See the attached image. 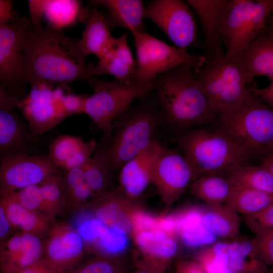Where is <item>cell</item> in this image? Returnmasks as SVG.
Masks as SVG:
<instances>
[{
  "mask_svg": "<svg viewBox=\"0 0 273 273\" xmlns=\"http://www.w3.org/2000/svg\"><path fill=\"white\" fill-rule=\"evenodd\" d=\"M195 71L198 83L218 116L243 99L248 83L243 72L233 59L226 58L223 54L206 62Z\"/></svg>",
  "mask_w": 273,
  "mask_h": 273,
  "instance_id": "9c48e42d",
  "label": "cell"
},
{
  "mask_svg": "<svg viewBox=\"0 0 273 273\" xmlns=\"http://www.w3.org/2000/svg\"><path fill=\"white\" fill-rule=\"evenodd\" d=\"M155 230L168 236L176 238L177 228L175 213L162 214L156 216Z\"/></svg>",
  "mask_w": 273,
  "mask_h": 273,
  "instance_id": "bcb514c9",
  "label": "cell"
},
{
  "mask_svg": "<svg viewBox=\"0 0 273 273\" xmlns=\"http://www.w3.org/2000/svg\"><path fill=\"white\" fill-rule=\"evenodd\" d=\"M233 188L223 175H204L197 177L189 190L193 196L210 205H224Z\"/></svg>",
  "mask_w": 273,
  "mask_h": 273,
  "instance_id": "4dcf8cb0",
  "label": "cell"
},
{
  "mask_svg": "<svg viewBox=\"0 0 273 273\" xmlns=\"http://www.w3.org/2000/svg\"><path fill=\"white\" fill-rule=\"evenodd\" d=\"M203 223L217 237L233 239L239 232L241 218L224 205H202Z\"/></svg>",
  "mask_w": 273,
  "mask_h": 273,
  "instance_id": "f546056e",
  "label": "cell"
},
{
  "mask_svg": "<svg viewBox=\"0 0 273 273\" xmlns=\"http://www.w3.org/2000/svg\"><path fill=\"white\" fill-rule=\"evenodd\" d=\"M42 237L18 231L1 242L0 264L2 273H15L40 261Z\"/></svg>",
  "mask_w": 273,
  "mask_h": 273,
  "instance_id": "44dd1931",
  "label": "cell"
},
{
  "mask_svg": "<svg viewBox=\"0 0 273 273\" xmlns=\"http://www.w3.org/2000/svg\"><path fill=\"white\" fill-rule=\"evenodd\" d=\"M229 242L214 243L198 251L194 260L205 273H221L228 268Z\"/></svg>",
  "mask_w": 273,
  "mask_h": 273,
  "instance_id": "d590c367",
  "label": "cell"
},
{
  "mask_svg": "<svg viewBox=\"0 0 273 273\" xmlns=\"http://www.w3.org/2000/svg\"><path fill=\"white\" fill-rule=\"evenodd\" d=\"M233 60L243 72L247 83L257 76L273 79V39L261 34L252 40Z\"/></svg>",
  "mask_w": 273,
  "mask_h": 273,
  "instance_id": "cb8c5ba5",
  "label": "cell"
},
{
  "mask_svg": "<svg viewBox=\"0 0 273 273\" xmlns=\"http://www.w3.org/2000/svg\"><path fill=\"white\" fill-rule=\"evenodd\" d=\"M221 273H236L230 269L229 267L227 268L225 270L222 271Z\"/></svg>",
  "mask_w": 273,
  "mask_h": 273,
  "instance_id": "9f6ffc18",
  "label": "cell"
},
{
  "mask_svg": "<svg viewBox=\"0 0 273 273\" xmlns=\"http://www.w3.org/2000/svg\"><path fill=\"white\" fill-rule=\"evenodd\" d=\"M89 3L100 5L107 10L104 15L110 30L128 29L132 33L146 31L143 22L146 6L140 0H94Z\"/></svg>",
  "mask_w": 273,
  "mask_h": 273,
  "instance_id": "d4e9b609",
  "label": "cell"
},
{
  "mask_svg": "<svg viewBox=\"0 0 273 273\" xmlns=\"http://www.w3.org/2000/svg\"><path fill=\"white\" fill-rule=\"evenodd\" d=\"M175 213L177 235L183 233L195 232L204 226L202 206H188Z\"/></svg>",
  "mask_w": 273,
  "mask_h": 273,
  "instance_id": "ab89813d",
  "label": "cell"
},
{
  "mask_svg": "<svg viewBox=\"0 0 273 273\" xmlns=\"http://www.w3.org/2000/svg\"><path fill=\"white\" fill-rule=\"evenodd\" d=\"M12 225L3 207L0 205V241L2 242L12 236Z\"/></svg>",
  "mask_w": 273,
  "mask_h": 273,
  "instance_id": "816d5d0a",
  "label": "cell"
},
{
  "mask_svg": "<svg viewBox=\"0 0 273 273\" xmlns=\"http://www.w3.org/2000/svg\"><path fill=\"white\" fill-rule=\"evenodd\" d=\"M83 171L85 181L95 198L111 190L110 187L114 173L105 139L97 144L90 159L83 167Z\"/></svg>",
  "mask_w": 273,
  "mask_h": 273,
  "instance_id": "4316f807",
  "label": "cell"
},
{
  "mask_svg": "<svg viewBox=\"0 0 273 273\" xmlns=\"http://www.w3.org/2000/svg\"><path fill=\"white\" fill-rule=\"evenodd\" d=\"M84 24L82 37L78 40L79 46L86 57L93 54L99 59L113 37L104 15L94 9L89 11Z\"/></svg>",
  "mask_w": 273,
  "mask_h": 273,
  "instance_id": "83f0119b",
  "label": "cell"
},
{
  "mask_svg": "<svg viewBox=\"0 0 273 273\" xmlns=\"http://www.w3.org/2000/svg\"><path fill=\"white\" fill-rule=\"evenodd\" d=\"M145 17L158 26L176 47L200 46L197 22L187 1H152L146 6Z\"/></svg>",
  "mask_w": 273,
  "mask_h": 273,
  "instance_id": "7c38bea8",
  "label": "cell"
},
{
  "mask_svg": "<svg viewBox=\"0 0 273 273\" xmlns=\"http://www.w3.org/2000/svg\"><path fill=\"white\" fill-rule=\"evenodd\" d=\"M89 86L93 93L87 97L84 113L102 131L104 138L110 137L116 123L128 112L134 100L152 93L155 88L154 82L138 85L97 78Z\"/></svg>",
  "mask_w": 273,
  "mask_h": 273,
  "instance_id": "8992f818",
  "label": "cell"
},
{
  "mask_svg": "<svg viewBox=\"0 0 273 273\" xmlns=\"http://www.w3.org/2000/svg\"><path fill=\"white\" fill-rule=\"evenodd\" d=\"M129 265L123 255H96L69 273H126Z\"/></svg>",
  "mask_w": 273,
  "mask_h": 273,
  "instance_id": "74e56055",
  "label": "cell"
},
{
  "mask_svg": "<svg viewBox=\"0 0 273 273\" xmlns=\"http://www.w3.org/2000/svg\"><path fill=\"white\" fill-rule=\"evenodd\" d=\"M244 221L255 234L273 230V203L257 213L244 216Z\"/></svg>",
  "mask_w": 273,
  "mask_h": 273,
  "instance_id": "60d3db41",
  "label": "cell"
},
{
  "mask_svg": "<svg viewBox=\"0 0 273 273\" xmlns=\"http://www.w3.org/2000/svg\"><path fill=\"white\" fill-rule=\"evenodd\" d=\"M127 36L128 33L125 32L118 37H112L97 63L87 65L90 75L110 74L120 82L131 84L136 63L129 48Z\"/></svg>",
  "mask_w": 273,
  "mask_h": 273,
  "instance_id": "7402d4cb",
  "label": "cell"
},
{
  "mask_svg": "<svg viewBox=\"0 0 273 273\" xmlns=\"http://www.w3.org/2000/svg\"><path fill=\"white\" fill-rule=\"evenodd\" d=\"M161 145L154 140L146 149L120 169L117 189L129 199L136 201V199L152 184L154 166Z\"/></svg>",
  "mask_w": 273,
  "mask_h": 273,
  "instance_id": "ffe728a7",
  "label": "cell"
},
{
  "mask_svg": "<svg viewBox=\"0 0 273 273\" xmlns=\"http://www.w3.org/2000/svg\"><path fill=\"white\" fill-rule=\"evenodd\" d=\"M140 100L134 109L116 123L110 137L105 138L114 174L155 140L153 135L160 117L154 90Z\"/></svg>",
  "mask_w": 273,
  "mask_h": 273,
  "instance_id": "5b68a950",
  "label": "cell"
},
{
  "mask_svg": "<svg viewBox=\"0 0 273 273\" xmlns=\"http://www.w3.org/2000/svg\"><path fill=\"white\" fill-rule=\"evenodd\" d=\"M261 164L271 173L273 176V153L261 159Z\"/></svg>",
  "mask_w": 273,
  "mask_h": 273,
  "instance_id": "db71d44e",
  "label": "cell"
},
{
  "mask_svg": "<svg viewBox=\"0 0 273 273\" xmlns=\"http://www.w3.org/2000/svg\"><path fill=\"white\" fill-rule=\"evenodd\" d=\"M13 6L12 1L0 0V26L9 24L18 16Z\"/></svg>",
  "mask_w": 273,
  "mask_h": 273,
  "instance_id": "c3c4849f",
  "label": "cell"
},
{
  "mask_svg": "<svg viewBox=\"0 0 273 273\" xmlns=\"http://www.w3.org/2000/svg\"><path fill=\"white\" fill-rule=\"evenodd\" d=\"M126 273H152V272L145 271V270H139L136 271L132 272H126Z\"/></svg>",
  "mask_w": 273,
  "mask_h": 273,
  "instance_id": "6f0895ef",
  "label": "cell"
},
{
  "mask_svg": "<svg viewBox=\"0 0 273 273\" xmlns=\"http://www.w3.org/2000/svg\"><path fill=\"white\" fill-rule=\"evenodd\" d=\"M30 89L22 99H14L33 135L37 138L67 117L62 106L69 84L55 83L37 78L28 79Z\"/></svg>",
  "mask_w": 273,
  "mask_h": 273,
  "instance_id": "30bf717a",
  "label": "cell"
},
{
  "mask_svg": "<svg viewBox=\"0 0 273 273\" xmlns=\"http://www.w3.org/2000/svg\"><path fill=\"white\" fill-rule=\"evenodd\" d=\"M15 273H56L48 268L40 261Z\"/></svg>",
  "mask_w": 273,
  "mask_h": 273,
  "instance_id": "f5cc1de1",
  "label": "cell"
},
{
  "mask_svg": "<svg viewBox=\"0 0 273 273\" xmlns=\"http://www.w3.org/2000/svg\"><path fill=\"white\" fill-rule=\"evenodd\" d=\"M2 206L15 230L44 237L57 222L56 218L27 209L8 196L1 199Z\"/></svg>",
  "mask_w": 273,
  "mask_h": 273,
  "instance_id": "484cf974",
  "label": "cell"
},
{
  "mask_svg": "<svg viewBox=\"0 0 273 273\" xmlns=\"http://www.w3.org/2000/svg\"><path fill=\"white\" fill-rule=\"evenodd\" d=\"M247 88L268 106L273 108V79L270 80L269 84L264 88L247 87Z\"/></svg>",
  "mask_w": 273,
  "mask_h": 273,
  "instance_id": "681fc988",
  "label": "cell"
},
{
  "mask_svg": "<svg viewBox=\"0 0 273 273\" xmlns=\"http://www.w3.org/2000/svg\"><path fill=\"white\" fill-rule=\"evenodd\" d=\"M97 144L94 139L85 141L79 136L59 134L50 144L48 154L60 169L82 167L89 161Z\"/></svg>",
  "mask_w": 273,
  "mask_h": 273,
  "instance_id": "603a6c76",
  "label": "cell"
},
{
  "mask_svg": "<svg viewBox=\"0 0 273 273\" xmlns=\"http://www.w3.org/2000/svg\"><path fill=\"white\" fill-rule=\"evenodd\" d=\"M0 162L1 199L27 187L39 185L59 170L48 153L4 158Z\"/></svg>",
  "mask_w": 273,
  "mask_h": 273,
  "instance_id": "5bb4252c",
  "label": "cell"
},
{
  "mask_svg": "<svg viewBox=\"0 0 273 273\" xmlns=\"http://www.w3.org/2000/svg\"><path fill=\"white\" fill-rule=\"evenodd\" d=\"M50 0H29L28 7L31 24L34 27L42 26L41 20L44 17Z\"/></svg>",
  "mask_w": 273,
  "mask_h": 273,
  "instance_id": "7dc6e473",
  "label": "cell"
},
{
  "mask_svg": "<svg viewBox=\"0 0 273 273\" xmlns=\"http://www.w3.org/2000/svg\"><path fill=\"white\" fill-rule=\"evenodd\" d=\"M263 34L273 39V24L270 26Z\"/></svg>",
  "mask_w": 273,
  "mask_h": 273,
  "instance_id": "11a10c76",
  "label": "cell"
},
{
  "mask_svg": "<svg viewBox=\"0 0 273 273\" xmlns=\"http://www.w3.org/2000/svg\"><path fill=\"white\" fill-rule=\"evenodd\" d=\"M88 96L77 95L71 90L66 92L62 99V106L67 116L84 113L85 106Z\"/></svg>",
  "mask_w": 273,
  "mask_h": 273,
  "instance_id": "ee69618b",
  "label": "cell"
},
{
  "mask_svg": "<svg viewBox=\"0 0 273 273\" xmlns=\"http://www.w3.org/2000/svg\"><path fill=\"white\" fill-rule=\"evenodd\" d=\"M7 196L27 209L56 218L44 201L40 185L30 186L12 193Z\"/></svg>",
  "mask_w": 273,
  "mask_h": 273,
  "instance_id": "f35d334b",
  "label": "cell"
},
{
  "mask_svg": "<svg viewBox=\"0 0 273 273\" xmlns=\"http://www.w3.org/2000/svg\"><path fill=\"white\" fill-rule=\"evenodd\" d=\"M14 99L0 85V159L37 154V138L17 114Z\"/></svg>",
  "mask_w": 273,
  "mask_h": 273,
  "instance_id": "2e32d148",
  "label": "cell"
},
{
  "mask_svg": "<svg viewBox=\"0 0 273 273\" xmlns=\"http://www.w3.org/2000/svg\"><path fill=\"white\" fill-rule=\"evenodd\" d=\"M89 11L76 0H50L44 18L47 26L62 30L77 21L84 23Z\"/></svg>",
  "mask_w": 273,
  "mask_h": 273,
  "instance_id": "1f68e13d",
  "label": "cell"
},
{
  "mask_svg": "<svg viewBox=\"0 0 273 273\" xmlns=\"http://www.w3.org/2000/svg\"><path fill=\"white\" fill-rule=\"evenodd\" d=\"M178 236L185 246L191 248L211 245L215 242L217 238L204 225L198 231L180 233Z\"/></svg>",
  "mask_w": 273,
  "mask_h": 273,
  "instance_id": "7bdbcfd3",
  "label": "cell"
},
{
  "mask_svg": "<svg viewBox=\"0 0 273 273\" xmlns=\"http://www.w3.org/2000/svg\"><path fill=\"white\" fill-rule=\"evenodd\" d=\"M198 177L181 153L161 145L154 166L152 184L165 204L169 206L178 200Z\"/></svg>",
  "mask_w": 273,
  "mask_h": 273,
  "instance_id": "4fadbf2b",
  "label": "cell"
},
{
  "mask_svg": "<svg viewBox=\"0 0 273 273\" xmlns=\"http://www.w3.org/2000/svg\"><path fill=\"white\" fill-rule=\"evenodd\" d=\"M27 17L18 15L0 26V85L16 100L27 94L29 85L23 58V42L30 25Z\"/></svg>",
  "mask_w": 273,
  "mask_h": 273,
  "instance_id": "8fae6325",
  "label": "cell"
},
{
  "mask_svg": "<svg viewBox=\"0 0 273 273\" xmlns=\"http://www.w3.org/2000/svg\"><path fill=\"white\" fill-rule=\"evenodd\" d=\"M224 176L234 186L247 187L273 195V176L261 164L241 166Z\"/></svg>",
  "mask_w": 273,
  "mask_h": 273,
  "instance_id": "836d02e7",
  "label": "cell"
},
{
  "mask_svg": "<svg viewBox=\"0 0 273 273\" xmlns=\"http://www.w3.org/2000/svg\"><path fill=\"white\" fill-rule=\"evenodd\" d=\"M131 235L136 247L132 254L135 266L152 273H165L177 252L176 238L156 230L135 232Z\"/></svg>",
  "mask_w": 273,
  "mask_h": 273,
  "instance_id": "e0dca14e",
  "label": "cell"
},
{
  "mask_svg": "<svg viewBox=\"0 0 273 273\" xmlns=\"http://www.w3.org/2000/svg\"><path fill=\"white\" fill-rule=\"evenodd\" d=\"M253 157L273 153V108L248 89L235 106L219 115L215 125Z\"/></svg>",
  "mask_w": 273,
  "mask_h": 273,
  "instance_id": "277c9868",
  "label": "cell"
},
{
  "mask_svg": "<svg viewBox=\"0 0 273 273\" xmlns=\"http://www.w3.org/2000/svg\"><path fill=\"white\" fill-rule=\"evenodd\" d=\"M39 185L44 201L55 217L67 210V193L60 169Z\"/></svg>",
  "mask_w": 273,
  "mask_h": 273,
  "instance_id": "8d00e7d4",
  "label": "cell"
},
{
  "mask_svg": "<svg viewBox=\"0 0 273 273\" xmlns=\"http://www.w3.org/2000/svg\"><path fill=\"white\" fill-rule=\"evenodd\" d=\"M176 273H205L201 266L195 260H180L175 264Z\"/></svg>",
  "mask_w": 273,
  "mask_h": 273,
  "instance_id": "f907efd6",
  "label": "cell"
},
{
  "mask_svg": "<svg viewBox=\"0 0 273 273\" xmlns=\"http://www.w3.org/2000/svg\"><path fill=\"white\" fill-rule=\"evenodd\" d=\"M198 16L204 36L207 62L223 55V33L231 0H187Z\"/></svg>",
  "mask_w": 273,
  "mask_h": 273,
  "instance_id": "ac0fdd59",
  "label": "cell"
},
{
  "mask_svg": "<svg viewBox=\"0 0 273 273\" xmlns=\"http://www.w3.org/2000/svg\"><path fill=\"white\" fill-rule=\"evenodd\" d=\"M272 203V195L247 187L233 186L224 205L238 214L246 216L257 213Z\"/></svg>",
  "mask_w": 273,
  "mask_h": 273,
  "instance_id": "d6a6232c",
  "label": "cell"
},
{
  "mask_svg": "<svg viewBox=\"0 0 273 273\" xmlns=\"http://www.w3.org/2000/svg\"><path fill=\"white\" fill-rule=\"evenodd\" d=\"M136 55V66L131 84L153 82L160 74L181 65L195 69L202 68L207 60L203 55H194L187 49L167 44L147 31L132 33Z\"/></svg>",
  "mask_w": 273,
  "mask_h": 273,
  "instance_id": "52a82bcc",
  "label": "cell"
},
{
  "mask_svg": "<svg viewBox=\"0 0 273 273\" xmlns=\"http://www.w3.org/2000/svg\"><path fill=\"white\" fill-rule=\"evenodd\" d=\"M23 58L28 81L37 78L59 84L81 81L89 85L96 78L88 73L86 56L78 40L48 26L30 23L24 40Z\"/></svg>",
  "mask_w": 273,
  "mask_h": 273,
  "instance_id": "6da1fadb",
  "label": "cell"
},
{
  "mask_svg": "<svg viewBox=\"0 0 273 273\" xmlns=\"http://www.w3.org/2000/svg\"><path fill=\"white\" fill-rule=\"evenodd\" d=\"M153 82L160 117L178 133L217 123L219 116L191 66L175 67L159 75Z\"/></svg>",
  "mask_w": 273,
  "mask_h": 273,
  "instance_id": "7a4b0ae2",
  "label": "cell"
},
{
  "mask_svg": "<svg viewBox=\"0 0 273 273\" xmlns=\"http://www.w3.org/2000/svg\"><path fill=\"white\" fill-rule=\"evenodd\" d=\"M229 244L228 267L236 273H267L266 265L259 257L252 239L238 237Z\"/></svg>",
  "mask_w": 273,
  "mask_h": 273,
  "instance_id": "f1b7e54d",
  "label": "cell"
},
{
  "mask_svg": "<svg viewBox=\"0 0 273 273\" xmlns=\"http://www.w3.org/2000/svg\"><path fill=\"white\" fill-rule=\"evenodd\" d=\"M62 177L67 193L68 211L84 208L95 198L85 181L82 167L65 170Z\"/></svg>",
  "mask_w": 273,
  "mask_h": 273,
  "instance_id": "e575fe53",
  "label": "cell"
},
{
  "mask_svg": "<svg viewBox=\"0 0 273 273\" xmlns=\"http://www.w3.org/2000/svg\"><path fill=\"white\" fill-rule=\"evenodd\" d=\"M156 216L146 212L139 206L131 215L132 230L130 234L141 231L155 230Z\"/></svg>",
  "mask_w": 273,
  "mask_h": 273,
  "instance_id": "f6af8a7d",
  "label": "cell"
},
{
  "mask_svg": "<svg viewBox=\"0 0 273 273\" xmlns=\"http://www.w3.org/2000/svg\"><path fill=\"white\" fill-rule=\"evenodd\" d=\"M117 189H111L93 199L85 208L108 228L126 235L132 230L131 215L139 206Z\"/></svg>",
  "mask_w": 273,
  "mask_h": 273,
  "instance_id": "d6986e66",
  "label": "cell"
},
{
  "mask_svg": "<svg viewBox=\"0 0 273 273\" xmlns=\"http://www.w3.org/2000/svg\"><path fill=\"white\" fill-rule=\"evenodd\" d=\"M272 24L273 0H231L223 33L225 57H236Z\"/></svg>",
  "mask_w": 273,
  "mask_h": 273,
  "instance_id": "ba28073f",
  "label": "cell"
},
{
  "mask_svg": "<svg viewBox=\"0 0 273 273\" xmlns=\"http://www.w3.org/2000/svg\"><path fill=\"white\" fill-rule=\"evenodd\" d=\"M175 141L181 153L199 175H225L236 168L250 164L254 157L228 134L196 128L178 133Z\"/></svg>",
  "mask_w": 273,
  "mask_h": 273,
  "instance_id": "3957f363",
  "label": "cell"
},
{
  "mask_svg": "<svg viewBox=\"0 0 273 273\" xmlns=\"http://www.w3.org/2000/svg\"><path fill=\"white\" fill-rule=\"evenodd\" d=\"M252 240L261 261L266 265L273 264V230L255 234Z\"/></svg>",
  "mask_w": 273,
  "mask_h": 273,
  "instance_id": "b9f144b4",
  "label": "cell"
},
{
  "mask_svg": "<svg viewBox=\"0 0 273 273\" xmlns=\"http://www.w3.org/2000/svg\"><path fill=\"white\" fill-rule=\"evenodd\" d=\"M44 237L41 263L56 273H69L76 267L85 248L79 231L57 222Z\"/></svg>",
  "mask_w": 273,
  "mask_h": 273,
  "instance_id": "9a60e30c",
  "label": "cell"
}]
</instances>
